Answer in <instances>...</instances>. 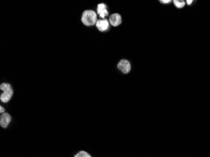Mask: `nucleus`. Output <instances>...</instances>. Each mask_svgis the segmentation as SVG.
I'll return each mask as SVG.
<instances>
[{
    "label": "nucleus",
    "mask_w": 210,
    "mask_h": 157,
    "mask_svg": "<svg viewBox=\"0 0 210 157\" xmlns=\"http://www.w3.org/2000/svg\"><path fill=\"white\" fill-rule=\"evenodd\" d=\"M97 12L101 18H105L106 16L108 15L107 7L105 3H100L98 5Z\"/></svg>",
    "instance_id": "obj_7"
},
{
    "label": "nucleus",
    "mask_w": 210,
    "mask_h": 157,
    "mask_svg": "<svg viewBox=\"0 0 210 157\" xmlns=\"http://www.w3.org/2000/svg\"><path fill=\"white\" fill-rule=\"evenodd\" d=\"M96 26L100 31H105L108 30L110 24L106 19H103L98 20L96 23Z\"/></svg>",
    "instance_id": "obj_5"
},
{
    "label": "nucleus",
    "mask_w": 210,
    "mask_h": 157,
    "mask_svg": "<svg viewBox=\"0 0 210 157\" xmlns=\"http://www.w3.org/2000/svg\"><path fill=\"white\" fill-rule=\"evenodd\" d=\"M0 89L3 90L0 96V100L3 103H8L13 95V90L12 85L8 83H3L0 85Z\"/></svg>",
    "instance_id": "obj_2"
},
{
    "label": "nucleus",
    "mask_w": 210,
    "mask_h": 157,
    "mask_svg": "<svg viewBox=\"0 0 210 157\" xmlns=\"http://www.w3.org/2000/svg\"><path fill=\"white\" fill-rule=\"evenodd\" d=\"M81 21L86 26H93L98 21L97 15L94 11L86 10L82 15Z\"/></svg>",
    "instance_id": "obj_1"
},
{
    "label": "nucleus",
    "mask_w": 210,
    "mask_h": 157,
    "mask_svg": "<svg viewBox=\"0 0 210 157\" xmlns=\"http://www.w3.org/2000/svg\"><path fill=\"white\" fill-rule=\"evenodd\" d=\"M193 2V1H192V0H191V1H189V0H187L186 3H187V4H188V5H190L192 4V2Z\"/></svg>",
    "instance_id": "obj_12"
},
{
    "label": "nucleus",
    "mask_w": 210,
    "mask_h": 157,
    "mask_svg": "<svg viewBox=\"0 0 210 157\" xmlns=\"http://www.w3.org/2000/svg\"><path fill=\"white\" fill-rule=\"evenodd\" d=\"M0 113H1L2 114H3V113H5V109H4V108L3 107V106H0Z\"/></svg>",
    "instance_id": "obj_11"
},
{
    "label": "nucleus",
    "mask_w": 210,
    "mask_h": 157,
    "mask_svg": "<svg viewBox=\"0 0 210 157\" xmlns=\"http://www.w3.org/2000/svg\"><path fill=\"white\" fill-rule=\"evenodd\" d=\"M74 157H91V156L87 152L84 151H81L78 152Z\"/></svg>",
    "instance_id": "obj_9"
},
{
    "label": "nucleus",
    "mask_w": 210,
    "mask_h": 157,
    "mask_svg": "<svg viewBox=\"0 0 210 157\" xmlns=\"http://www.w3.org/2000/svg\"><path fill=\"white\" fill-rule=\"evenodd\" d=\"M117 67L124 74H127L130 72L131 70L130 63L128 60L126 59H122L119 61L117 66Z\"/></svg>",
    "instance_id": "obj_3"
},
{
    "label": "nucleus",
    "mask_w": 210,
    "mask_h": 157,
    "mask_svg": "<svg viewBox=\"0 0 210 157\" xmlns=\"http://www.w3.org/2000/svg\"><path fill=\"white\" fill-rule=\"evenodd\" d=\"M174 4L177 8H181L185 6V2L183 0H181V1L180 0H174Z\"/></svg>",
    "instance_id": "obj_8"
},
{
    "label": "nucleus",
    "mask_w": 210,
    "mask_h": 157,
    "mask_svg": "<svg viewBox=\"0 0 210 157\" xmlns=\"http://www.w3.org/2000/svg\"><path fill=\"white\" fill-rule=\"evenodd\" d=\"M12 121L11 116L7 113H3L0 116V125L3 128H6L8 127L10 122Z\"/></svg>",
    "instance_id": "obj_4"
},
{
    "label": "nucleus",
    "mask_w": 210,
    "mask_h": 157,
    "mask_svg": "<svg viewBox=\"0 0 210 157\" xmlns=\"http://www.w3.org/2000/svg\"><path fill=\"white\" fill-rule=\"evenodd\" d=\"M110 23L113 26H117L122 23V17L118 13H114L111 15L109 18Z\"/></svg>",
    "instance_id": "obj_6"
},
{
    "label": "nucleus",
    "mask_w": 210,
    "mask_h": 157,
    "mask_svg": "<svg viewBox=\"0 0 210 157\" xmlns=\"http://www.w3.org/2000/svg\"><path fill=\"white\" fill-rule=\"evenodd\" d=\"M161 3H164V4H167V3H169L171 2L170 0H167V1H165V0H161V1H160Z\"/></svg>",
    "instance_id": "obj_10"
}]
</instances>
